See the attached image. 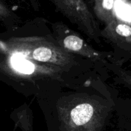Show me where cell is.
<instances>
[{
	"instance_id": "cell-1",
	"label": "cell",
	"mask_w": 131,
	"mask_h": 131,
	"mask_svg": "<svg viewBox=\"0 0 131 131\" xmlns=\"http://www.w3.org/2000/svg\"><path fill=\"white\" fill-rule=\"evenodd\" d=\"M90 37L97 36L98 29L84 0H50Z\"/></svg>"
},
{
	"instance_id": "cell-2",
	"label": "cell",
	"mask_w": 131,
	"mask_h": 131,
	"mask_svg": "<svg viewBox=\"0 0 131 131\" xmlns=\"http://www.w3.org/2000/svg\"><path fill=\"white\" fill-rule=\"evenodd\" d=\"M93 114V107L89 104H82L73 109L70 113L71 118L77 125L86 124Z\"/></svg>"
},
{
	"instance_id": "cell-3",
	"label": "cell",
	"mask_w": 131,
	"mask_h": 131,
	"mask_svg": "<svg viewBox=\"0 0 131 131\" xmlns=\"http://www.w3.org/2000/svg\"><path fill=\"white\" fill-rule=\"evenodd\" d=\"M64 46L66 49L76 52H80L86 49V45L83 40L75 35H70L64 39Z\"/></svg>"
},
{
	"instance_id": "cell-4",
	"label": "cell",
	"mask_w": 131,
	"mask_h": 131,
	"mask_svg": "<svg viewBox=\"0 0 131 131\" xmlns=\"http://www.w3.org/2000/svg\"><path fill=\"white\" fill-rule=\"evenodd\" d=\"M31 56L34 60L42 62H50L53 60L52 51L46 47H40L33 50Z\"/></svg>"
},
{
	"instance_id": "cell-6",
	"label": "cell",
	"mask_w": 131,
	"mask_h": 131,
	"mask_svg": "<svg viewBox=\"0 0 131 131\" xmlns=\"http://www.w3.org/2000/svg\"><path fill=\"white\" fill-rule=\"evenodd\" d=\"M116 33L122 37H129L131 35V28L126 24H120L116 26Z\"/></svg>"
},
{
	"instance_id": "cell-5",
	"label": "cell",
	"mask_w": 131,
	"mask_h": 131,
	"mask_svg": "<svg viewBox=\"0 0 131 131\" xmlns=\"http://www.w3.org/2000/svg\"><path fill=\"white\" fill-rule=\"evenodd\" d=\"M12 63L17 70L25 74H31L34 70V66L31 63L20 58H14Z\"/></svg>"
},
{
	"instance_id": "cell-7",
	"label": "cell",
	"mask_w": 131,
	"mask_h": 131,
	"mask_svg": "<svg viewBox=\"0 0 131 131\" xmlns=\"http://www.w3.org/2000/svg\"><path fill=\"white\" fill-rule=\"evenodd\" d=\"M30 1H31V2L33 3H34L35 5L37 3V0H30Z\"/></svg>"
}]
</instances>
